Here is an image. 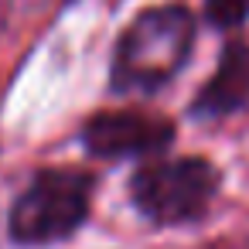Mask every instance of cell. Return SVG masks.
Returning <instances> with one entry per match:
<instances>
[{"label":"cell","mask_w":249,"mask_h":249,"mask_svg":"<svg viewBox=\"0 0 249 249\" xmlns=\"http://www.w3.org/2000/svg\"><path fill=\"white\" fill-rule=\"evenodd\" d=\"M249 103V45L232 41L222 48L215 75L205 82V89L195 96L191 113L195 116H229Z\"/></svg>","instance_id":"5"},{"label":"cell","mask_w":249,"mask_h":249,"mask_svg":"<svg viewBox=\"0 0 249 249\" xmlns=\"http://www.w3.org/2000/svg\"><path fill=\"white\" fill-rule=\"evenodd\" d=\"M205 14L215 28H239L249 18V0H205Z\"/></svg>","instance_id":"6"},{"label":"cell","mask_w":249,"mask_h":249,"mask_svg":"<svg viewBox=\"0 0 249 249\" xmlns=\"http://www.w3.org/2000/svg\"><path fill=\"white\" fill-rule=\"evenodd\" d=\"M92 198V174L86 171H41L11 208V239L21 246H45L72 235Z\"/></svg>","instance_id":"2"},{"label":"cell","mask_w":249,"mask_h":249,"mask_svg":"<svg viewBox=\"0 0 249 249\" xmlns=\"http://www.w3.org/2000/svg\"><path fill=\"white\" fill-rule=\"evenodd\" d=\"M215 191H218V171L201 157L157 160L140 167L130 181V198L137 212L157 225H181L201 218Z\"/></svg>","instance_id":"3"},{"label":"cell","mask_w":249,"mask_h":249,"mask_svg":"<svg viewBox=\"0 0 249 249\" xmlns=\"http://www.w3.org/2000/svg\"><path fill=\"white\" fill-rule=\"evenodd\" d=\"M174 137V123L143 113V109H109L96 113L82 126V140L96 157H133V154H154L164 150Z\"/></svg>","instance_id":"4"},{"label":"cell","mask_w":249,"mask_h":249,"mask_svg":"<svg viewBox=\"0 0 249 249\" xmlns=\"http://www.w3.org/2000/svg\"><path fill=\"white\" fill-rule=\"evenodd\" d=\"M195 41V18L181 4H160L140 11L113 55V86L120 92L126 89H157L171 82L181 65L188 62Z\"/></svg>","instance_id":"1"}]
</instances>
